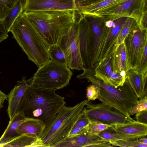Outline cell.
Wrapping results in <instances>:
<instances>
[{"mask_svg": "<svg viewBox=\"0 0 147 147\" xmlns=\"http://www.w3.org/2000/svg\"><path fill=\"white\" fill-rule=\"evenodd\" d=\"M136 70L144 76H147V43L145 45L140 65Z\"/></svg>", "mask_w": 147, "mask_h": 147, "instance_id": "obj_32", "label": "cell"}, {"mask_svg": "<svg viewBox=\"0 0 147 147\" xmlns=\"http://www.w3.org/2000/svg\"><path fill=\"white\" fill-rule=\"evenodd\" d=\"M84 17V15L78 9L74 10V23H78Z\"/></svg>", "mask_w": 147, "mask_h": 147, "instance_id": "obj_40", "label": "cell"}, {"mask_svg": "<svg viewBox=\"0 0 147 147\" xmlns=\"http://www.w3.org/2000/svg\"><path fill=\"white\" fill-rule=\"evenodd\" d=\"M28 86L26 77L24 76L21 80L17 81L16 85L7 95L8 107L7 111L10 120L18 112L20 101Z\"/></svg>", "mask_w": 147, "mask_h": 147, "instance_id": "obj_17", "label": "cell"}, {"mask_svg": "<svg viewBox=\"0 0 147 147\" xmlns=\"http://www.w3.org/2000/svg\"><path fill=\"white\" fill-rule=\"evenodd\" d=\"M82 70L83 73L78 75L76 78L86 80L98 88V99L104 104L119 111L130 120H134L129 115L128 112L138 99L126 80L125 79L123 86L116 88L96 77L93 69L84 67Z\"/></svg>", "mask_w": 147, "mask_h": 147, "instance_id": "obj_4", "label": "cell"}, {"mask_svg": "<svg viewBox=\"0 0 147 147\" xmlns=\"http://www.w3.org/2000/svg\"><path fill=\"white\" fill-rule=\"evenodd\" d=\"M89 22L92 33L93 48L92 61L90 67L95 69L98 63V58L100 45L106 29L104 16H99L83 14Z\"/></svg>", "mask_w": 147, "mask_h": 147, "instance_id": "obj_11", "label": "cell"}, {"mask_svg": "<svg viewBox=\"0 0 147 147\" xmlns=\"http://www.w3.org/2000/svg\"><path fill=\"white\" fill-rule=\"evenodd\" d=\"M125 79L138 100L147 96V76L144 77L136 70L131 69L126 72Z\"/></svg>", "mask_w": 147, "mask_h": 147, "instance_id": "obj_18", "label": "cell"}, {"mask_svg": "<svg viewBox=\"0 0 147 147\" xmlns=\"http://www.w3.org/2000/svg\"><path fill=\"white\" fill-rule=\"evenodd\" d=\"M90 101L87 103L86 107L82 111L87 118L90 123H98L113 125L133 121L113 108L102 102L94 104Z\"/></svg>", "mask_w": 147, "mask_h": 147, "instance_id": "obj_8", "label": "cell"}, {"mask_svg": "<svg viewBox=\"0 0 147 147\" xmlns=\"http://www.w3.org/2000/svg\"><path fill=\"white\" fill-rule=\"evenodd\" d=\"M19 0H0V23H3L8 13Z\"/></svg>", "mask_w": 147, "mask_h": 147, "instance_id": "obj_27", "label": "cell"}, {"mask_svg": "<svg viewBox=\"0 0 147 147\" xmlns=\"http://www.w3.org/2000/svg\"><path fill=\"white\" fill-rule=\"evenodd\" d=\"M137 141L140 143L147 144V138L146 136L137 138Z\"/></svg>", "mask_w": 147, "mask_h": 147, "instance_id": "obj_42", "label": "cell"}, {"mask_svg": "<svg viewBox=\"0 0 147 147\" xmlns=\"http://www.w3.org/2000/svg\"><path fill=\"white\" fill-rule=\"evenodd\" d=\"M72 75L66 63L50 59L26 81L29 86L55 91L68 85Z\"/></svg>", "mask_w": 147, "mask_h": 147, "instance_id": "obj_6", "label": "cell"}, {"mask_svg": "<svg viewBox=\"0 0 147 147\" xmlns=\"http://www.w3.org/2000/svg\"><path fill=\"white\" fill-rule=\"evenodd\" d=\"M105 0H75L76 7L93 4Z\"/></svg>", "mask_w": 147, "mask_h": 147, "instance_id": "obj_37", "label": "cell"}, {"mask_svg": "<svg viewBox=\"0 0 147 147\" xmlns=\"http://www.w3.org/2000/svg\"><path fill=\"white\" fill-rule=\"evenodd\" d=\"M136 114L135 118L137 121L147 124V110L141 111Z\"/></svg>", "mask_w": 147, "mask_h": 147, "instance_id": "obj_36", "label": "cell"}, {"mask_svg": "<svg viewBox=\"0 0 147 147\" xmlns=\"http://www.w3.org/2000/svg\"><path fill=\"white\" fill-rule=\"evenodd\" d=\"M147 11V0H127L110 14L105 16L113 20L122 17H130L138 24L143 14Z\"/></svg>", "mask_w": 147, "mask_h": 147, "instance_id": "obj_12", "label": "cell"}, {"mask_svg": "<svg viewBox=\"0 0 147 147\" xmlns=\"http://www.w3.org/2000/svg\"><path fill=\"white\" fill-rule=\"evenodd\" d=\"M86 91V97L89 101L98 98L99 89L96 86L92 84H90L87 88Z\"/></svg>", "mask_w": 147, "mask_h": 147, "instance_id": "obj_33", "label": "cell"}, {"mask_svg": "<svg viewBox=\"0 0 147 147\" xmlns=\"http://www.w3.org/2000/svg\"><path fill=\"white\" fill-rule=\"evenodd\" d=\"M88 126L84 127H75L73 128L67 137L71 138L84 134L88 131Z\"/></svg>", "mask_w": 147, "mask_h": 147, "instance_id": "obj_34", "label": "cell"}, {"mask_svg": "<svg viewBox=\"0 0 147 147\" xmlns=\"http://www.w3.org/2000/svg\"><path fill=\"white\" fill-rule=\"evenodd\" d=\"M79 26L80 46L83 65L84 67L90 68L92 52V33L84 16L79 22Z\"/></svg>", "mask_w": 147, "mask_h": 147, "instance_id": "obj_14", "label": "cell"}, {"mask_svg": "<svg viewBox=\"0 0 147 147\" xmlns=\"http://www.w3.org/2000/svg\"><path fill=\"white\" fill-rule=\"evenodd\" d=\"M26 118L24 112L21 111L17 113L9 120L7 127L0 138V147L21 135L19 127Z\"/></svg>", "mask_w": 147, "mask_h": 147, "instance_id": "obj_19", "label": "cell"}, {"mask_svg": "<svg viewBox=\"0 0 147 147\" xmlns=\"http://www.w3.org/2000/svg\"><path fill=\"white\" fill-rule=\"evenodd\" d=\"M55 91L29 86L20 101L18 112L24 111L25 115L28 114L30 118L41 120L47 127L65 104L64 97Z\"/></svg>", "mask_w": 147, "mask_h": 147, "instance_id": "obj_1", "label": "cell"}, {"mask_svg": "<svg viewBox=\"0 0 147 147\" xmlns=\"http://www.w3.org/2000/svg\"><path fill=\"white\" fill-rule=\"evenodd\" d=\"M45 147L41 138L30 134H24L0 147Z\"/></svg>", "mask_w": 147, "mask_h": 147, "instance_id": "obj_22", "label": "cell"}, {"mask_svg": "<svg viewBox=\"0 0 147 147\" xmlns=\"http://www.w3.org/2000/svg\"><path fill=\"white\" fill-rule=\"evenodd\" d=\"M77 9L75 0H24L23 11Z\"/></svg>", "mask_w": 147, "mask_h": 147, "instance_id": "obj_13", "label": "cell"}, {"mask_svg": "<svg viewBox=\"0 0 147 147\" xmlns=\"http://www.w3.org/2000/svg\"><path fill=\"white\" fill-rule=\"evenodd\" d=\"M48 53L50 59L60 63L66 64L64 54L58 45H50Z\"/></svg>", "mask_w": 147, "mask_h": 147, "instance_id": "obj_28", "label": "cell"}, {"mask_svg": "<svg viewBox=\"0 0 147 147\" xmlns=\"http://www.w3.org/2000/svg\"><path fill=\"white\" fill-rule=\"evenodd\" d=\"M138 25L144 29H147V11L143 14Z\"/></svg>", "mask_w": 147, "mask_h": 147, "instance_id": "obj_39", "label": "cell"}, {"mask_svg": "<svg viewBox=\"0 0 147 147\" xmlns=\"http://www.w3.org/2000/svg\"><path fill=\"white\" fill-rule=\"evenodd\" d=\"M126 0H105L95 4L79 6L77 8L83 14L106 16Z\"/></svg>", "mask_w": 147, "mask_h": 147, "instance_id": "obj_15", "label": "cell"}, {"mask_svg": "<svg viewBox=\"0 0 147 147\" xmlns=\"http://www.w3.org/2000/svg\"><path fill=\"white\" fill-rule=\"evenodd\" d=\"M124 42L131 68L136 69L140 65L147 43V29H144L138 25L127 35Z\"/></svg>", "mask_w": 147, "mask_h": 147, "instance_id": "obj_10", "label": "cell"}, {"mask_svg": "<svg viewBox=\"0 0 147 147\" xmlns=\"http://www.w3.org/2000/svg\"><path fill=\"white\" fill-rule=\"evenodd\" d=\"M137 138L119 140H111L109 142L113 146L124 147H147V144L139 143Z\"/></svg>", "mask_w": 147, "mask_h": 147, "instance_id": "obj_29", "label": "cell"}, {"mask_svg": "<svg viewBox=\"0 0 147 147\" xmlns=\"http://www.w3.org/2000/svg\"><path fill=\"white\" fill-rule=\"evenodd\" d=\"M97 134L88 131L82 135L71 138L67 137L53 147H91L92 145L108 141Z\"/></svg>", "mask_w": 147, "mask_h": 147, "instance_id": "obj_16", "label": "cell"}, {"mask_svg": "<svg viewBox=\"0 0 147 147\" xmlns=\"http://www.w3.org/2000/svg\"><path fill=\"white\" fill-rule=\"evenodd\" d=\"M89 101L86 99L73 107L64 106L61 109L51 123L46 127L41 138L46 147H53L68 137Z\"/></svg>", "mask_w": 147, "mask_h": 147, "instance_id": "obj_5", "label": "cell"}, {"mask_svg": "<svg viewBox=\"0 0 147 147\" xmlns=\"http://www.w3.org/2000/svg\"><path fill=\"white\" fill-rule=\"evenodd\" d=\"M46 127L45 124L41 120L26 117L20 125L19 129L21 135L24 134H31L41 138Z\"/></svg>", "mask_w": 147, "mask_h": 147, "instance_id": "obj_23", "label": "cell"}, {"mask_svg": "<svg viewBox=\"0 0 147 147\" xmlns=\"http://www.w3.org/2000/svg\"><path fill=\"white\" fill-rule=\"evenodd\" d=\"M111 64L113 71L119 73H126L128 70L132 69L124 41L117 47L112 56Z\"/></svg>", "mask_w": 147, "mask_h": 147, "instance_id": "obj_21", "label": "cell"}, {"mask_svg": "<svg viewBox=\"0 0 147 147\" xmlns=\"http://www.w3.org/2000/svg\"><path fill=\"white\" fill-rule=\"evenodd\" d=\"M112 127L118 134L128 135L136 138L147 136V124L135 120L124 123L113 125Z\"/></svg>", "mask_w": 147, "mask_h": 147, "instance_id": "obj_20", "label": "cell"}, {"mask_svg": "<svg viewBox=\"0 0 147 147\" xmlns=\"http://www.w3.org/2000/svg\"><path fill=\"white\" fill-rule=\"evenodd\" d=\"M9 32L28 59L38 68L50 60L48 53L50 45L22 13L17 18Z\"/></svg>", "mask_w": 147, "mask_h": 147, "instance_id": "obj_3", "label": "cell"}, {"mask_svg": "<svg viewBox=\"0 0 147 147\" xmlns=\"http://www.w3.org/2000/svg\"><path fill=\"white\" fill-rule=\"evenodd\" d=\"M112 125L98 123H90L89 125L88 132L91 134H98Z\"/></svg>", "mask_w": 147, "mask_h": 147, "instance_id": "obj_31", "label": "cell"}, {"mask_svg": "<svg viewBox=\"0 0 147 147\" xmlns=\"http://www.w3.org/2000/svg\"><path fill=\"white\" fill-rule=\"evenodd\" d=\"M89 124L90 122L88 120L84 113L82 112L73 128L75 127H85L89 125Z\"/></svg>", "mask_w": 147, "mask_h": 147, "instance_id": "obj_35", "label": "cell"}, {"mask_svg": "<svg viewBox=\"0 0 147 147\" xmlns=\"http://www.w3.org/2000/svg\"><path fill=\"white\" fill-rule=\"evenodd\" d=\"M138 25L135 20L131 18H128L119 34L117 41V47L124 42L127 35Z\"/></svg>", "mask_w": 147, "mask_h": 147, "instance_id": "obj_26", "label": "cell"}, {"mask_svg": "<svg viewBox=\"0 0 147 147\" xmlns=\"http://www.w3.org/2000/svg\"><path fill=\"white\" fill-rule=\"evenodd\" d=\"M105 17L106 27L100 45L98 63L101 59L113 55L117 47L119 32L128 18L122 17L111 20Z\"/></svg>", "mask_w": 147, "mask_h": 147, "instance_id": "obj_9", "label": "cell"}, {"mask_svg": "<svg viewBox=\"0 0 147 147\" xmlns=\"http://www.w3.org/2000/svg\"><path fill=\"white\" fill-rule=\"evenodd\" d=\"M97 135L102 138L109 141L138 138L128 135L118 134L112 127L102 131Z\"/></svg>", "mask_w": 147, "mask_h": 147, "instance_id": "obj_25", "label": "cell"}, {"mask_svg": "<svg viewBox=\"0 0 147 147\" xmlns=\"http://www.w3.org/2000/svg\"><path fill=\"white\" fill-rule=\"evenodd\" d=\"M58 45L63 52L66 64L70 69L83 70L84 67L80 46L79 23H74Z\"/></svg>", "mask_w": 147, "mask_h": 147, "instance_id": "obj_7", "label": "cell"}, {"mask_svg": "<svg viewBox=\"0 0 147 147\" xmlns=\"http://www.w3.org/2000/svg\"><path fill=\"white\" fill-rule=\"evenodd\" d=\"M74 10L23 11L50 46L58 45L74 23Z\"/></svg>", "mask_w": 147, "mask_h": 147, "instance_id": "obj_2", "label": "cell"}, {"mask_svg": "<svg viewBox=\"0 0 147 147\" xmlns=\"http://www.w3.org/2000/svg\"><path fill=\"white\" fill-rule=\"evenodd\" d=\"M147 110V96L136 101L129 111V116L133 115L137 113L144 110Z\"/></svg>", "mask_w": 147, "mask_h": 147, "instance_id": "obj_30", "label": "cell"}, {"mask_svg": "<svg viewBox=\"0 0 147 147\" xmlns=\"http://www.w3.org/2000/svg\"><path fill=\"white\" fill-rule=\"evenodd\" d=\"M7 98V95L0 90V109L3 106V103Z\"/></svg>", "mask_w": 147, "mask_h": 147, "instance_id": "obj_41", "label": "cell"}, {"mask_svg": "<svg viewBox=\"0 0 147 147\" xmlns=\"http://www.w3.org/2000/svg\"><path fill=\"white\" fill-rule=\"evenodd\" d=\"M24 0H19L11 10L3 23L8 32L17 18L23 12Z\"/></svg>", "mask_w": 147, "mask_h": 147, "instance_id": "obj_24", "label": "cell"}, {"mask_svg": "<svg viewBox=\"0 0 147 147\" xmlns=\"http://www.w3.org/2000/svg\"><path fill=\"white\" fill-rule=\"evenodd\" d=\"M8 32L4 24L0 23V42L7 38Z\"/></svg>", "mask_w": 147, "mask_h": 147, "instance_id": "obj_38", "label": "cell"}]
</instances>
